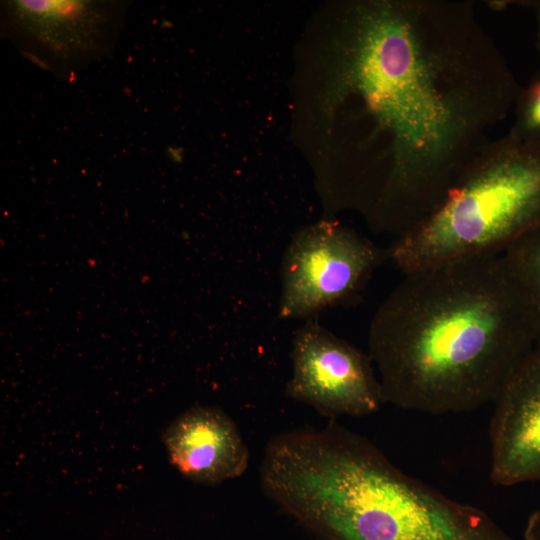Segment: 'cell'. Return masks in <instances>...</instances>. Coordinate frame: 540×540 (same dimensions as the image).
I'll return each mask as SVG.
<instances>
[{"label":"cell","mask_w":540,"mask_h":540,"mask_svg":"<svg viewBox=\"0 0 540 540\" xmlns=\"http://www.w3.org/2000/svg\"><path fill=\"white\" fill-rule=\"evenodd\" d=\"M338 94L350 195L398 238L444 199L521 85L463 0H375L342 16Z\"/></svg>","instance_id":"cell-1"},{"label":"cell","mask_w":540,"mask_h":540,"mask_svg":"<svg viewBox=\"0 0 540 540\" xmlns=\"http://www.w3.org/2000/svg\"><path fill=\"white\" fill-rule=\"evenodd\" d=\"M539 339L540 319L500 254L404 274L368 342L385 403L445 414L494 403Z\"/></svg>","instance_id":"cell-2"},{"label":"cell","mask_w":540,"mask_h":540,"mask_svg":"<svg viewBox=\"0 0 540 540\" xmlns=\"http://www.w3.org/2000/svg\"><path fill=\"white\" fill-rule=\"evenodd\" d=\"M293 506L317 540H516L481 509L404 473L354 431L313 454Z\"/></svg>","instance_id":"cell-3"},{"label":"cell","mask_w":540,"mask_h":540,"mask_svg":"<svg viewBox=\"0 0 540 540\" xmlns=\"http://www.w3.org/2000/svg\"><path fill=\"white\" fill-rule=\"evenodd\" d=\"M539 226L540 144L507 133L471 160L426 218L394 239L387 259L406 274L500 255Z\"/></svg>","instance_id":"cell-4"},{"label":"cell","mask_w":540,"mask_h":540,"mask_svg":"<svg viewBox=\"0 0 540 540\" xmlns=\"http://www.w3.org/2000/svg\"><path fill=\"white\" fill-rule=\"evenodd\" d=\"M386 259V250L341 225L322 222L301 230L284 254L279 316L309 317L352 301Z\"/></svg>","instance_id":"cell-5"},{"label":"cell","mask_w":540,"mask_h":540,"mask_svg":"<svg viewBox=\"0 0 540 540\" xmlns=\"http://www.w3.org/2000/svg\"><path fill=\"white\" fill-rule=\"evenodd\" d=\"M285 395L333 420L377 412L385 403L369 355L315 321L295 334Z\"/></svg>","instance_id":"cell-6"},{"label":"cell","mask_w":540,"mask_h":540,"mask_svg":"<svg viewBox=\"0 0 540 540\" xmlns=\"http://www.w3.org/2000/svg\"><path fill=\"white\" fill-rule=\"evenodd\" d=\"M490 422V479L540 481V339L496 399Z\"/></svg>","instance_id":"cell-7"},{"label":"cell","mask_w":540,"mask_h":540,"mask_svg":"<svg viewBox=\"0 0 540 540\" xmlns=\"http://www.w3.org/2000/svg\"><path fill=\"white\" fill-rule=\"evenodd\" d=\"M162 439L170 463L198 484L240 477L249 466V450L237 425L215 406L185 410L166 427Z\"/></svg>","instance_id":"cell-8"},{"label":"cell","mask_w":540,"mask_h":540,"mask_svg":"<svg viewBox=\"0 0 540 540\" xmlns=\"http://www.w3.org/2000/svg\"><path fill=\"white\" fill-rule=\"evenodd\" d=\"M9 8L18 28L59 55L96 50L110 23L108 5L97 1L16 0Z\"/></svg>","instance_id":"cell-9"},{"label":"cell","mask_w":540,"mask_h":540,"mask_svg":"<svg viewBox=\"0 0 540 540\" xmlns=\"http://www.w3.org/2000/svg\"><path fill=\"white\" fill-rule=\"evenodd\" d=\"M503 256L540 319V226L514 242Z\"/></svg>","instance_id":"cell-10"},{"label":"cell","mask_w":540,"mask_h":540,"mask_svg":"<svg viewBox=\"0 0 540 540\" xmlns=\"http://www.w3.org/2000/svg\"><path fill=\"white\" fill-rule=\"evenodd\" d=\"M514 116L508 134L523 142L540 144V70L521 86Z\"/></svg>","instance_id":"cell-11"},{"label":"cell","mask_w":540,"mask_h":540,"mask_svg":"<svg viewBox=\"0 0 540 540\" xmlns=\"http://www.w3.org/2000/svg\"><path fill=\"white\" fill-rule=\"evenodd\" d=\"M524 539L540 540V509L529 516L524 530Z\"/></svg>","instance_id":"cell-12"},{"label":"cell","mask_w":540,"mask_h":540,"mask_svg":"<svg viewBox=\"0 0 540 540\" xmlns=\"http://www.w3.org/2000/svg\"><path fill=\"white\" fill-rule=\"evenodd\" d=\"M518 5L530 7L536 14V46L540 52V1H518Z\"/></svg>","instance_id":"cell-13"}]
</instances>
